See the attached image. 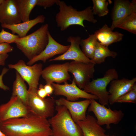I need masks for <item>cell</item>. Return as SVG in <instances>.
Instances as JSON below:
<instances>
[{"instance_id": "d6986e66", "label": "cell", "mask_w": 136, "mask_h": 136, "mask_svg": "<svg viewBox=\"0 0 136 136\" xmlns=\"http://www.w3.org/2000/svg\"><path fill=\"white\" fill-rule=\"evenodd\" d=\"M76 123L80 127L83 136H110L105 133L106 130L97 123L93 116L87 115L83 120Z\"/></svg>"}, {"instance_id": "f35d334b", "label": "cell", "mask_w": 136, "mask_h": 136, "mask_svg": "<svg viewBox=\"0 0 136 136\" xmlns=\"http://www.w3.org/2000/svg\"><path fill=\"white\" fill-rule=\"evenodd\" d=\"M112 136H114V135H113Z\"/></svg>"}, {"instance_id": "52a82bcc", "label": "cell", "mask_w": 136, "mask_h": 136, "mask_svg": "<svg viewBox=\"0 0 136 136\" xmlns=\"http://www.w3.org/2000/svg\"><path fill=\"white\" fill-rule=\"evenodd\" d=\"M90 101L88 111L93 113L96 118L97 123L100 126L105 125L106 128L110 129V124H118L124 117V114L121 110L107 108L93 99H90Z\"/></svg>"}, {"instance_id": "484cf974", "label": "cell", "mask_w": 136, "mask_h": 136, "mask_svg": "<svg viewBox=\"0 0 136 136\" xmlns=\"http://www.w3.org/2000/svg\"><path fill=\"white\" fill-rule=\"evenodd\" d=\"M134 34H136V11L127 17L117 26Z\"/></svg>"}, {"instance_id": "1f68e13d", "label": "cell", "mask_w": 136, "mask_h": 136, "mask_svg": "<svg viewBox=\"0 0 136 136\" xmlns=\"http://www.w3.org/2000/svg\"><path fill=\"white\" fill-rule=\"evenodd\" d=\"M9 69L6 67L4 68L2 71L1 74L0 75V88L4 90H9V88L4 84L3 81V77L9 70Z\"/></svg>"}, {"instance_id": "e575fe53", "label": "cell", "mask_w": 136, "mask_h": 136, "mask_svg": "<svg viewBox=\"0 0 136 136\" xmlns=\"http://www.w3.org/2000/svg\"><path fill=\"white\" fill-rule=\"evenodd\" d=\"M9 55L7 54H0V66H4L5 61Z\"/></svg>"}, {"instance_id": "836d02e7", "label": "cell", "mask_w": 136, "mask_h": 136, "mask_svg": "<svg viewBox=\"0 0 136 136\" xmlns=\"http://www.w3.org/2000/svg\"><path fill=\"white\" fill-rule=\"evenodd\" d=\"M44 88L48 95H50L53 92L54 89L51 84H46L44 86Z\"/></svg>"}, {"instance_id": "ac0fdd59", "label": "cell", "mask_w": 136, "mask_h": 136, "mask_svg": "<svg viewBox=\"0 0 136 136\" xmlns=\"http://www.w3.org/2000/svg\"><path fill=\"white\" fill-rule=\"evenodd\" d=\"M22 22L17 0H4L0 6V23L12 25Z\"/></svg>"}, {"instance_id": "ba28073f", "label": "cell", "mask_w": 136, "mask_h": 136, "mask_svg": "<svg viewBox=\"0 0 136 136\" xmlns=\"http://www.w3.org/2000/svg\"><path fill=\"white\" fill-rule=\"evenodd\" d=\"M10 69H15L22 78L27 83L28 90H37L39 81L42 75L43 65L41 63H36L32 65H27L22 60L14 64H9Z\"/></svg>"}, {"instance_id": "8fae6325", "label": "cell", "mask_w": 136, "mask_h": 136, "mask_svg": "<svg viewBox=\"0 0 136 136\" xmlns=\"http://www.w3.org/2000/svg\"><path fill=\"white\" fill-rule=\"evenodd\" d=\"M51 85L54 95L63 96L66 97L67 100L69 101H75L80 98L98 99L96 96L87 93L79 88L73 80L71 84H69L67 82L62 84L53 83Z\"/></svg>"}, {"instance_id": "4fadbf2b", "label": "cell", "mask_w": 136, "mask_h": 136, "mask_svg": "<svg viewBox=\"0 0 136 136\" xmlns=\"http://www.w3.org/2000/svg\"><path fill=\"white\" fill-rule=\"evenodd\" d=\"M81 40V37L78 36H70L68 37L67 41L71 44L67 50L63 54L50 59L49 61L71 60L84 63H94L91 59L84 54L80 49V46Z\"/></svg>"}, {"instance_id": "e0dca14e", "label": "cell", "mask_w": 136, "mask_h": 136, "mask_svg": "<svg viewBox=\"0 0 136 136\" xmlns=\"http://www.w3.org/2000/svg\"><path fill=\"white\" fill-rule=\"evenodd\" d=\"M136 78L129 79L125 78L114 79L110 83L109 103L112 105L120 97L129 91L136 83Z\"/></svg>"}, {"instance_id": "7a4b0ae2", "label": "cell", "mask_w": 136, "mask_h": 136, "mask_svg": "<svg viewBox=\"0 0 136 136\" xmlns=\"http://www.w3.org/2000/svg\"><path fill=\"white\" fill-rule=\"evenodd\" d=\"M56 4L59 6V11L56 15L55 21L57 27L62 31L73 25L84 27L83 22L85 20L93 23L97 22L94 18L92 7L78 11L71 5L67 6L63 1L58 0Z\"/></svg>"}, {"instance_id": "4dcf8cb0", "label": "cell", "mask_w": 136, "mask_h": 136, "mask_svg": "<svg viewBox=\"0 0 136 136\" xmlns=\"http://www.w3.org/2000/svg\"><path fill=\"white\" fill-rule=\"evenodd\" d=\"M13 50V47L9 44L5 43L0 44V54H7Z\"/></svg>"}, {"instance_id": "30bf717a", "label": "cell", "mask_w": 136, "mask_h": 136, "mask_svg": "<svg viewBox=\"0 0 136 136\" xmlns=\"http://www.w3.org/2000/svg\"><path fill=\"white\" fill-rule=\"evenodd\" d=\"M30 113L27 106L17 96H11L7 103L0 105L1 122L25 117Z\"/></svg>"}, {"instance_id": "4316f807", "label": "cell", "mask_w": 136, "mask_h": 136, "mask_svg": "<svg viewBox=\"0 0 136 136\" xmlns=\"http://www.w3.org/2000/svg\"><path fill=\"white\" fill-rule=\"evenodd\" d=\"M93 6L92 7L94 14L99 17L107 15L109 13L108 6L110 3L106 0H92Z\"/></svg>"}, {"instance_id": "9c48e42d", "label": "cell", "mask_w": 136, "mask_h": 136, "mask_svg": "<svg viewBox=\"0 0 136 136\" xmlns=\"http://www.w3.org/2000/svg\"><path fill=\"white\" fill-rule=\"evenodd\" d=\"M95 64L72 61L69 62L68 72L73 76V80L80 89H83L93 77Z\"/></svg>"}, {"instance_id": "3957f363", "label": "cell", "mask_w": 136, "mask_h": 136, "mask_svg": "<svg viewBox=\"0 0 136 136\" xmlns=\"http://www.w3.org/2000/svg\"><path fill=\"white\" fill-rule=\"evenodd\" d=\"M49 24L42 25L33 32L15 42L17 47L29 60L39 54L44 49L48 42Z\"/></svg>"}, {"instance_id": "7402d4cb", "label": "cell", "mask_w": 136, "mask_h": 136, "mask_svg": "<svg viewBox=\"0 0 136 136\" xmlns=\"http://www.w3.org/2000/svg\"><path fill=\"white\" fill-rule=\"evenodd\" d=\"M16 78L14 81L12 96H17L27 106L28 91L24 80L19 73L16 72Z\"/></svg>"}, {"instance_id": "6da1fadb", "label": "cell", "mask_w": 136, "mask_h": 136, "mask_svg": "<svg viewBox=\"0 0 136 136\" xmlns=\"http://www.w3.org/2000/svg\"><path fill=\"white\" fill-rule=\"evenodd\" d=\"M0 130L6 136H52L48 120L31 113L28 116L2 122Z\"/></svg>"}, {"instance_id": "d6a6232c", "label": "cell", "mask_w": 136, "mask_h": 136, "mask_svg": "<svg viewBox=\"0 0 136 136\" xmlns=\"http://www.w3.org/2000/svg\"><path fill=\"white\" fill-rule=\"evenodd\" d=\"M37 93L40 97L43 98H45L48 95L44 88V86L42 84L40 85L39 89L37 90Z\"/></svg>"}, {"instance_id": "74e56055", "label": "cell", "mask_w": 136, "mask_h": 136, "mask_svg": "<svg viewBox=\"0 0 136 136\" xmlns=\"http://www.w3.org/2000/svg\"><path fill=\"white\" fill-rule=\"evenodd\" d=\"M1 121L0 120V125L1 124Z\"/></svg>"}, {"instance_id": "8d00e7d4", "label": "cell", "mask_w": 136, "mask_h": 136, "mask_svg": "<svg viewBox=\"0 0 136 136\" xmlns=\"http://www.w3.org/2000/svg\"><path fill=\"white\" fill-rule=\"evenodd\" d=\"M4 0H0V6L2 4Z\"/></svg>"}, {"instance_id": "83f0119b", "label": "cell", "mask_w": 136, "mask_h": 136, "mask_svg": "<svg viewBox=\"0 0 136 136\" xmlns=\"http://www.w3.org/2000/svg\"><path fill=\"white\" fill-rule=\"evenodd\" d=\"M116 103H136V84L135 83L132 89L117 100Z\"/></svg>"}, {"instance_id": "ffe728a7", "label": "cell", "mask_w": 136, "mask_h": 136, "mask_svg": "<svg viewBox=\"0 0 136 136\" xmlns=\"http://www.w3.org/2000/svg\"><path fill=\"white\" fill-rule=\"evenodd\" d=\"M45 17L40 15L35 18L28 21L12 25L1 24L2 27L10 30L13 34H17L19 38H22L26 36L29 30L37 24L44 22Z\"/></svg>"}, {"instance_id": "9a60e30c", "label": "cell", "mask_w": 136, "mask_h": 136, "mask_svg": "<svg viewBox=\"0 0 136 136\" xmlns=\"http://www.w3.org/2000/svg\"><path fill=\"white\" fill-rule=\"evenodd\" d=\"M90 102V99H87L79 101H71L61 97L55 100L56 105L63 106L66 108L76 123L85 119L86 112Z\"/></svg>"}, {"instance_id": "277c9868", "label": "cell", "mask_w": 136, "mask_h": 136, "mask_svg": "<svg viewBox=\"0 0 136 136\" xmlns=\"http://www.w3.org/2000/svg\"><path fill=\"white\" fill-rule=\"evenodd\" d=\"M55 110L56 114L48 120L52 136H83L80 127L65 107L56 105Z\"/></svg>"}, {"instance_id": "d590c367", "label": "cell", "mask_w": 136, "mask_h": 136, "mask_svg": "<svg viewBox=\"0 0 136 136\" xmlns=\"http://www.w3.org/2000/svg\"><path fill=\"white\" fill-rule=\"evenodd\" d=\"M0 136H6L0 130Z\"/></svg>"}, {"instance_id": "2e32d148", "label": "cell", "mask_w": 136, "mask_h": 136, "mask_svg": "<svg viewBox=\"0 0 136 136\" xmlns=\"http://www.w3.org/2000/svg\"><path fill=\"white\" fill-rule=\"evenodd\" d=\"M48 34V42L45 48L39 54L29 60L27 65H32L39 61L45 63L55 55L63 54L68 49L70 45L66 46L61 44L53 38L49 31Z\"/></svg>"}, {"instance_id": "cb8c5ba5", "label": "cell", "mask_w": 136, "mask_h": 136, "mask_svg": "<svg viewBox=\"0 0 136 136\" xmlns=\"http://www.w3.org/2000/svg\"><path fill=\"white\" fill-rule=\"evenodd\" d=\"M18 11L21 21L29 20L32 10L37 5L38 0H17Z\"/></svg>"}, {"instance_id": "5bb4252c", "label": "cell", "mask_w": 136, "mask_h": 136, "mask_svg": "<svg viewBox=\"0 0 136 136\" xmlns=\"http://www.w3.org/2000/svg\"><path fill=\"white\" fill-rule=\"evenodd\" d=\"M112 13V23L110 28L113 30L128 16L136 11V1L130 2L127 0H115Z\"/></svg>"}, {"instance_id": "44dd1931", "label": "cell", "mask_w": 136, "mask_h": 136, "mask_svg": "<svg viewBox=\"0 0 136 136\" xmlns=\"http://www.w3.org/2000/svg\"><path fill=\"white\" fill-rule=\"evenodd\" d=\"M97 41L107 47L111 44L121 41L123 35L117 31L113 32L107 25L105 24L94 33Z\"/></svg>"}, {"instance_id": "d4e9b609", "label": "cell", "mask_w": 136, "mask_h": 136, "mask_svg": "<svg viewBox=\"0 0 136 136\" xmlns=\"http://www.w3.org/2000/svg\"><path fill=\"white\" fill-rule=\"evenodd\" d=\"M97 41L94 34L89 35L86 39L81 40L80 45L81 46L82 51L87 57L90 59L93 57Z\"/></svg>"}, {"instance_id": "f546056e", "label": "cell", "mask_w": 136, "mask_h": 136, "mask_svg": "<svg viewBox=\"0 0 136 136\" xmlns=\"http://www.w3.org/2000/svg\"><path fill=\"white\" fill-rule=\"evenodd\" d=\"M58 0H38L36 5L43 7L45 9L56 4Z\"/></svg>"}, {"instance_id": "603a6c76", "label": "cell", "mask_w": 136, "mask_h": 136, "mask_svg": "<svg viewBox=\"0 0 136 136\" xmlns=\"http://www.w3.org/2000/svg\"><path fill=\"white\" fill-rule=\"evenodd\" d=\"M117 54L111 51L108 47L101 44L98 41L96 43L92 58L91 59L95 64H100L104 63L108 57L115 58Z\"/></svg>"}, {"instance_id": "8992f818", "label": "cell", "mask_w": 136, "mask_h": 136, "mask_svg": "<svg viewBox=\"0 0 136 136\" xmlns=\"http://www.w3.org/2000/svg\"><path fill=\"white\" fill-rule=\"evenodd\" d=\"M37 90H28L27 106L30 112L42 118L52 117L55 110V100L52 97H40L37 94Z\"/></svg>"}, {"instance_id": "f1b7e54d", "label": "cell", "mask_w": 136, "mask_h": 136, "mask_svg": "<svg viewBox=\"0 0 136 136\" xmlns=\"http://www.w3.org/2000/svg\"><path fill=\"white\" fill-rule=\"evenodd\" d=\"M19 37L18 35L11 33L2 29L0 32V44L15 43L17 39Z\"/></svg>"}, {"instance_id": "7c38bea8", "label": "cell", "mask_w": 136, "mask_h": 136, "mask_svg": "<svg viewBox=\"0 0 136 136\" xmlns=\"http://www.w3.org/2000/svg\"><path fill=\"white\" fill-rule=\"evenodd\" d=\"M69 62L61 64H51L43 69L41 76L46 84H51L67 82L70 80L69 73Z\"/></svg>"}, {"instance_id": "5b68a950", "label": "cell", "mask_w": 136, "mask_h": 136, "mask_svg": "<svg viewBox=\"0 0 136 136\" xmlns=\"http://www.w3.org/2000/svg\"><path fill=\"white\" fill-rule=\"evenodd\" d=\"M118 73L114 68L108 70L102 77L93 79L83 89L86 92L97 97L100 104L105 106L109 104V93L107 90L108 85L114 79H118Z\"/></svg>"}]
</instances>
